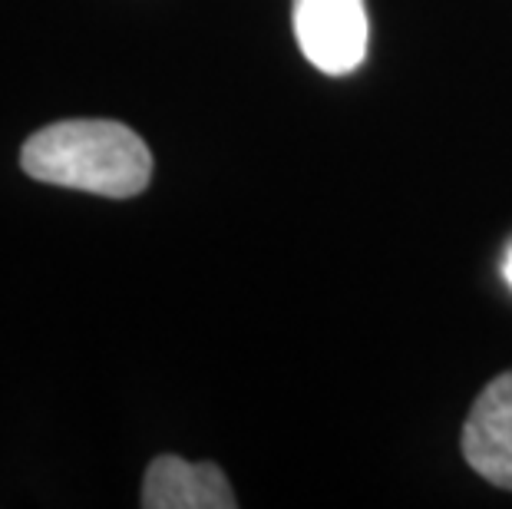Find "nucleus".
Returning a JSON list of instances; mask_svg holds the SVG:
<instances>
[{
    "instance_id": "nucleus-1",
    "label": "nucleus",
    "mask_w": 512,
    "mask_h": 509,
    "mask_svg": "<svg viewBox=\"0 0 512 509\" xmlns=\"http://www.w3.org/2000/svg\"><path fill=\"white\" fill-rule=\"evenodd\" d=\"M20 169L47 186L133 199L149 186L152 156L143 139L116 119H63L27 139Z\"/></svg>"
},
{
    "instance_id": "nucleus-2",
    "label": "nucleus",
    "mask_w": 512,
    "mask_h": 509,
    "mask_svg": "<svg viewBox=\"0 0 512 509\" xmlns=\"http://www.w3.org/2000/svg\"><path fill=\"white\" fill-rule=\"evenodd\" d=\"M294 37L321 73H354L367 53L364 0H294Z\"/></svg>"
},
{
    "instance_id": "nucleus-3",
    "label": "nucleus",
    "mask_w": 512,
    "mask_h": 509,
    "mask_svg": "<svg viewBox=\"0 0 512 509\" xmlns=\"http://www.w3.org/2000/svg\"><path fill=\"white\" fill-rule=\"evenodd\" d=\"M463 453L483 480L512 490V371L476 397L463 427Z\"/></svg>"
},
{
    "instance_id": "nucleus-4",
    "label": "nucleus",
    "mask_w": 512,
    "mask_h": 509,
    "mask_svg": "<svg viewBox=\"0 0 512 509\" xmlns=\"http://www.w3.org/2000/svg\"><path fill=\"white\" fill-rule=\"evenodd\" d=\"M146 509H232L238 506L228 476L215 463H189L182 457H156L143 483Z\"/></svg>"
},
{
    "instance_id": "nucleus-5",
    "label": "nucleus",
    "mask_w": 512,
    "mask_h": 509,
    "mask_svg": "<svg viewBox=\"0 0 512 509\" xmlns=\"http://www.w3.org/2000/svg\"><path fill=\"white\" fill-rule=\"evenodd\" d=\"M506 278H509V285H512V252H509V258H506Z\"/></svg>"
}]
</instances>
